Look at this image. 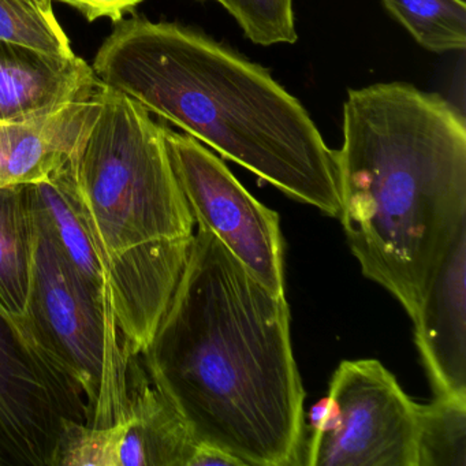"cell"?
<instances>
[{
	"label": "cell",
	"instance_id": "11",
	"mask_svg": "<svg viewBox=\"0 0 466 466\" xmlns=\"http://www.w3.org/2000/svg\"><path fill=\"white\" fill-rule=\"evenodd\" d=\"M99 80L80 56L0 40V124H15L91 96Z\"/></svg>",
	"mask_w": 466,
	"mask_h": 466
},
{
	"label": "cell",
	"instance_id": "20",
	"mask_svg": "<svg viewBox=\"0 0 466 466\" xmlns=\"http://www.w3.org/2000/svg\"><path fill=\"white\" fill-rule=\"evenodd\" d=\"M42 4L53 5V0H39Z\"/></svg>",
	"mask_w": 466,
	"mask_h": 466
},
{
	"label": "cell",
	"instance_id": "12",
	"mask_svg": "<svg viewBox=\"0 0 466 466\" xmlns=\"http://www.w3.org/2000/svg\"><path fill=\"white\" fill-rule=\"evenodd\" d=\"M97 88L91 96L42 116L15 124H0L6 187L37 184L69 162L96 116Z\"/></svg>",
	"mask_w": 466,
	"mask_h": 466
},
{
	"label": "cell",
	"instance_id": "18",
	"mask_svg": "<svg viewBox=\"0 0 466 466\" xmlns=\"http://www.w3.org/2000/svg\"><path fill=\"white\" fill-rule=\"evenodd\" d=\"M78 10L86 21L94 23L99 18H108L114 24L121 23L127 13H132L144 0H58Z\"/></svg>",
	"mask_w": 466,
	"mask_h": 466
},
{
	"label": "cell",
	"instance_id": "9",
	"mask_svg": "<svg viewBox=\"0 0 466 466\" xmlns=\"http://www.w3.org/2000/svg\"><path fill=\"white\" fill-rule=\"evenodd\" d=\"M411 320L435 397L466 398V225L444 252Z\"/></svg>",
	"mask_w": 466,
	"mask_h": 466
},
{
	"label": "cell",
	"instance_id": "6",
	"mask_svg": "<svg viewBox=\"0 0 466 466\" xmlns=\"http://www.w3.org/2000/svg\"><path fill=\"white\" fill-rule=\"evenodd\" d=\"M89 419L80 384L28 316L0 304V466H58L67 433Z\"/></svg>",
	"mask_w": 466,
	"mask_h": 466
},
{
	"label": "cell",
	"instance_id": "13",
	"mask_svg": "<svg viewBox=\"0 0 466 466\" xmlns=\"http://www.w3.org/2000/svg\"><path fill=\"white\" fill-rule=\"evenodd\" d=\"M34 244L28 185L0 187V304L13 315L26 312Z\"/></svg>",
	"mask_w": 466,
	"mask_h": 466
},
{
	"label": "cell",
	"instance_id": "7",
	"mask_svg": "<svg viewBox=\"0 0 466 466\" xmlns=\"http://www.w3.org/2000/svg\"><path fill=\"white\" fill-rule=\"evenodd\" d=\"M417 403L378 360L340 362L312 435L308 466H416Z\"/></svg>",
	"mask_w": 466,
	"mask_h": 466
},
{
	"label": "cell",
	"instance_id": "19",
	"mask_svg": "<svg viewBox=\"0 0 466 466\" xmlns=\"http://www.w3.org/2000/svg\"><path fill=\"white\" fill-rule=\"evenodd\" d=\"M6 187V176H5L4 152H2V144H0V187Z\"/></svg>",
	"mask_w": 466,
	"mask_h": 466
},
{
	"label": "cell",
	"instance_id": "4",
	"mask_svg": "<svg viewBox=\"0 0 466 466\" xmlns=\"http://www.w3.org/2000/svg\"><path fill=\"white\" fill-rule=\"evenodd\" d=\"M99 108L70 157L76 192L122 346L140 356L184 274L196 222L163 125L99 84Z\"/></svg>",
	"mask_w": 466,
	"mask_h": 466
},
{
	"label": "cell",
	"instance_id": "14",
	"mask_svg": "<svg viewBox=\"0 0 466 466\" xmlns=\"http://www.w3.org/2000/svg\"><path fill=\"white\" fill-rule=\"evenodd\" d=\"M416 466H466V398L417 403Z\"/></svg>",
	"mask_w": 466,
	"mask_h": 466
},
{
	"label": "cell",
	"instance_id": "5",
	"mask_svg": "<svg viewBox=\"0 0 466 466\" xmlns=\"http://www.w3.org/2000/svg\"><path fill=\"white\" fill-rule=\"evenodd\" d=\"M32 208L35 244L25 315L46 349L80 384L89 427H108L127 414L129 365L136 356L125 353L107 304L70 263L34 203Z\"/></svg>",
	"mask_w": 466,
	"mask_h": 466
},
{
	"label": "cell",
	"instance_id": "10",
	"mask_svg": "<svg viewBox=\"0 0 466 466\" xmlns=\"http://www.w3.org/2000/svg\"><path fill=\"white\" fill-rule=\"evenodd\" d=\"M105 428L110 466H190L198 443L170 400L152 383L141 356L129 365V403Z\"/></svg>",
	"mask_w": 466,
	"mask_h": 466
},
{
	"label": "cell",
	"instance_id": "15",
	"mask_svg": "<svg viewBox=\"0 0 466 466\" xmlns=\"http://www.w3.org/2000/svg\"><path fill=\"white\" fill-rule=\"evenodd\" d=\"M390 15L431 53L462 51L466 46L463 0H381Z\"/></svg>",
	"mask_w": 466,
	"mask_h": 466
},
{
	"label": "cell",
	"instance_id": "16",
	"mask_svg": "<svg viewBox=\"0 0 466 466\" xmlns=\"http://www.w3.org/2000/svg\"><path fill=\"white\" fill-rule=\"evenodd\" d=\"M0 40L53 56H76L53 5L39 0H0Z\"/></svg>",
	"mask_w": 466,
	"mask_h": 466
},
{
	"label": "cell",
	"instance_id": "8",
	"mask_svg": "<svg viewBox=\"0 0 466 466\" xmlns=\"http://www.w3.org/2000/svg\"><path fill=\"white\" fill-rule=\"evenodd\" d=\"M163 132L196 225L211 231L261 285L285 294L279 215L256 200L200 141L166 125Z\"/></svg>",
	"mask_w": 466,
	"mask_h": 466
},
{
	"label": "cell",
	"instance_id": "2",
	"mask_svg": "<svg viewBox=\"0 0 466 466\" xmlns=\"http://www.w3.org/2000/svg\"><path fill=\"white\" fill-rule=\"evenodd\" d=\"M335 159L349 248L413 319L466 225L465 116L410 84L350 89Z\"/></svg>",
	"mask_w": 466,
	"mask_h": 466
},
{
	"label": "cell",
	"instance_id": "3",
	"mask_svg": "<svg viewBox=\"0 0 466 466\" xmlns=\"http://www.w3.org/2000/svg\"><path fill=\"white\" fill-rule=\"evenodd\" d=\"M92 69L103 86L289 198L339 217L334 149L260 65L195 29L130 17L100 46Z\"/></svg>",
	"mask_w": 466,
	"mask_h": 466
},
{
	"label": "cell",
	"instance_id": "17",
	"mask_svg": "<svg viewBox=\"0 0 466 466\" xmlns=\"http://www.w3.org/2000/svg\"><path fill=\"white\" fill-rule=\"evenodd\" d=\"M222 5L255 45H294L297 42L293 0H215Z\"/></svg>",
	"mask_w": 466,
	"mask_h": 466
},
{
	"label": "cell",
	"instance_id": "1",
	"mask_svg": "<svg viewBox=\"0 0 466 466\" xmlns=\"http://www.w3.org/2000/svg\"><path fill=\"white\" fill-rule=\"evenodd\" d=\"M141 360L198 444L239 466L304 465L305 391L285 294L203 226Z\"/></svg>",
	"mask_w": 466,
	"mask_h": 466
}]
</instances>
